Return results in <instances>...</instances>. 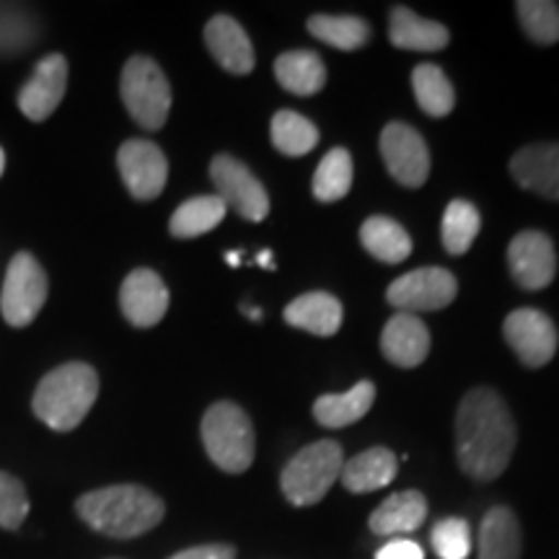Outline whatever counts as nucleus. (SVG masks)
Here are the masks:
<instances>
[{
	"mask_svg": "<svg viewBox=\"0 0 559 559\" xmlns=\"http://www.w3.org/2000/svg\"><path fill=\"white\" fill-rule=\"evenodd\" d=\"M479 559H521V526L510 508L498 506L481 519Z\"/></svg>",
	"mask_w": 559,
	"mask_h": 559,
	"instance_id": "24",
	"label": "nucleus"
},
{
	"mask_svg": "<svg viewBox=\"0 0 559 559\" xmlns=\"http://www.w3.org/2000/svg\"><path fill=\"white\" fill-rule=\"evenodd\" d=\"M122 181L132 198L156 200L169 179V160L151 140H128L117 153Z\"/></svg>",
	"mask_w": 559,
	"mask_h": 559,
	"instance_id": "12",
	"label": "nucleus"
},
{
	"mask_svg": "<svg viewBox=\"0 0 559 559\" xmlns=\"http://www.w3.org/2000/svg\"><path fill=\"white\" fill-rule=\"evenodd\" d=\"M124 319L138 330H151L169 311V288L153 270H132L120 290Z\"/></svg>",
	"mask_w": 559,
	"mask_h": 559,
	"instance_id": "14",
	"label": "nucleus"
},
{
	"mask_svg": "<svg viewBox=\"0 0 559 559\" xmlns=\"http://www.w3.org/2000/svg\"><path fill=\"white\" fill-rule=\"evenodd\" d=\"M510 174L523 190L559 200V143L526 145L510 158Z\"/></svg>",
	"mask_w": 559,
	"mask_h": 559,
	"instance_id": "16",
	"label": "nucleus"
},
{
	"mask_svg": "<svg viewBox=\"0 0 559 559\" xmlns=\"http://www.w3.org/2000/svg\"><path fill=\"white\" fill-rule=\"evenodd\" d=\"M381 156L394 181L402 187H423L430 174V153L419 132L407 122H389L381 132Z\"/></svg>",
	"mask_w": 559,
	"mask_h": 559,
	"instance_id": "10",
	"label": "nucleus"
},
{
	"mask_svg": "<svg viewBox=\"0 0 559 559\" xmlns=\"http://www.w3.org/2000/svg\"><path fill=\"white\" fill-rule=\"evenodd\" d=\"M309 32L324 45L345 52L358 50L370 39V26L358 16H326V13H319V16L309 19Z\"/></svg>",
	"mask_w": 559,
	"mask_h": 559,
	"instance_id": "30",
	"label": "nucleus"
},
{
	"mask_svg": "<svg viewBox=\"0 0 559 559\" xmlns=\"http://www.w3.org/2000/svg\"><path fill=\"white\" fill-rule=\"evenodd\" d=\"M513 415L495 389H472L456 412V456L459 466L472 479L492 481L508 469L513 459Z\"/></svg>",
	"mask_w": 559,
	"mask_h": 559,
	"instance_id": "1",
	"label": "nucleus"
},
{
	"mask_svg": "<svg viewBox=\"0 0 559 559\" xmlns=\"http://www.w3.org/2000/svg\"><path fill=\"white\" fill-rule=\"evenodd\" d=\"M412 88H415V99L425 115L449 117L456 107V91H453L449 75L430 62H423L412 70Z\"/></svg>",
	"mask_w": 559,
	"mask_h": 559,
	"instance_id": "28",
	"label": "nucleus"
},
{
	"mask_svg": "<svg viewBox=\"0 0 559 559\" xmlns=\"http://www.w3.org/2000/svg\"><path fill=\"white\" fill-rule=\"evenodd\" d=\"M169 559H236V549L228 544H202V547H192Z\"/></svg>",
	"mask_w": 559,
	"mask_h": 559,
	"instance_id": "37",
	"label": "nucleus"
},
{
	"mask_svg": "<svg viewBox=\"0 0 559 559\" xmlns=\"http://www.w3.org/2000/svg\"><path fill=\"white\" fill-rule=\"evenodd\" d=\"M275 79L290 94L311 96L324 88L326 68L317 52L290 50L275 60Z\"/></svg>",
	"mask_w": 559,
	"mask_h": 559,
	"instance_id": "25",
	"label": "nucleus"
},
{
	"mask_svg": "<svg viewBox=\"0 0 559 559\" xmlns=\"http://www.w3.org/2000/svg\"><path fill=\"white\" fill-rule=\"evenodd\" d=\"M396 472H400V459L389 449H383V445H376V449H368L355 459L345 461L340 479L347 492L366 495L391 485Z\"/></svg>",
	"mask_w": 559,
	"mask_h": 559,
	"instance_id": "19",
	"label": "nucleus"
},
{
	"mask_svg": "<svg viewBox=\"0 0 559 559\" xmlns=\"http://www.w3.org/2000/svg\"><path fill=\"white\" fill-rule=\"evenodd\" d=\"M479 228H481L479 210L466 200H453L451 205L445 207L443 230H440V239H443L445 251L453 257L466 254L474 239H477Z\"/></svg>",
	"mask_w": 559,
	"mask_h": 559,
	"instance_id": "31",
	"label": "nucleus"
},
{
	"mask_svg": "<svg viewBox=\"0 0 559 559\" xmlns=\"http://www.w3.org/2000/svg\"><path fill=\"white\" fill-rule=\"evenodd\" d=\"M425 515H428V500L417 489H407V492L389 495L379 508L370 515L368 526L379 536H396L409 534L423 526Z\"/></svg>",
	"mask_w": 559,
	"mask_h": 559,
	"instance_id": "21",
	"label": "nucleus"
},
{
	"mask_svg": "<svg viewBox=\"0 0 559 559\" xmlns=\"http://www.w3.org/2000/svg\"><path fill=\"white\" fill-rule=\"evenodd\" d=\"M389 39L400 50L412 52H438L449 45V29L438 21L419 19L415 11L396 5L389 19Z\"/></svg>",
	"mask_w": 559,
	"mask_h": 559,
	"instance_id": "22",
	"label": "nucleus"
},
{
	"mask_svg": "<svg viewBox=\"0 0 559 559\" xmlns=\"http://www.w3.org/2000/svg\"><path fill=\"white\" fill-rule=\"evenodd\" d=\"M360 241L370 257L386 264H400L412 254L409 234L386 215H370L360 228Z\"/></svg>",
	"mask_w": 559,
	"mask_h": 559,
	"instance_id": "26",
	"label": "nucleus"
},
{
	"mask_svg": "<svg viewBox=\"0 0 559 559\" xmlns=\"http://www.w3.org/2000/svg\"><path fill=\"white\" fill-rule=\"evenodd\" d=\"M75 510L91 528L111 539H135L164 521V500L138 485L94 489L75 502Z\"/></svg>",
	"mask_w": 559,
	"mask_h": 559,
	"instance_id": "2",
	"label": "nucleus"
},
{
	"mask_svg": "<svg viewBox=\"0 0 559 559\" xmlns=\"http://www.w3.org/2000/svg\"><path fill=\"white\" fill-rule=\"evenodd\" d=\"M508 267L523 290H542L557 275L555 243L542 230H521L508 247Z\"/></svg>",
	"mask_w": 559,
	"mask_h": 559,
	"instance_id": "13",
	"label": "nucleus"
},
{
	"mask_svg": "<svg viewBox=\"0 0 559 559\" xmlns=\"http://www.w3.org/2000/svg\"><path fill=\"white\" fill-rule=\"evenodd\" d=\"M257 264H262V267H267V270L275 267V262H272V251H262V254L257 257Z\"/></svg>",
	"mask_w": 559,
	"mask_h": 559,
	"instance_id": "38",
	"label": "nucleus"
},
{
	"mask_svg": "<svg viewBox=\"0 0 559 559\" xmlns=\"http://www.w3.org/2000/svg\"><path fill=\"white\" fill-rule=\"evenodd\" d=\"M47 300V275L32 254L21 251L5 272L0 311L11 326H29Z\"/></svg>",
	"mask_w": 559,
	"mask_h": 559,
	"instance_id": "7",
	"label": "nucleus"
},
{
	"mask_svg": "<svg viewBox=\"0 0 559 559\" xmlns=\"http://www.w3.org/2000/svg\"><path fill=\"white\" fill-rule=\"evenodd\" d=\"M283 317L296 330L317 334V337H332L342 326V304L330 293L313 290L290 300Z\"/></svg>",
	"mask_w": 559,
	"mask_h": 559,
	"instance_id": "20",
	"label": "nucleus"
},
{
	"mask_svg": "<svg viewBox=\"0 0 559 559\" xmlns=\"http://www.w3.org/2000/svg\"><path fill=\"white\" fill-rule=\"evenodd\" d=\"M226 262L230 264V267H239L241 254H239V251H230V254H226Z\"/></svg>",
	"mask_w": 559,
	"mask_h": 559,
	"instance_id": "39",
	"label": "nucleus"
},
{
	"mask_svg": "<svg viewBox=\"0 0 559 559\" xmlns=\"http://www.w3.org/2000/svg\"><path fill=\"white\" fill-rule=\"evenodd\" d=\"M313 198L321 202H337L353 187V158L345 148H334L321 158L313 171Z\"/></svg>",
	"mask_w": 559,
	"mask_h": 559,
	"instance_id": "32",
	"label": "nucleus"
},
{
	"mask_svg": "<svg viewBox=\"0 0 559 559\" xmlns=\"http://www.w3.org/2000/svg\"><path fill=\"white\" fill-rule=\"evenodd\" d=\"M381 349L389 362L400 368H417L430 353V332L415 313L396 311L381 334Z\"/></svg>",
	"mask_w": 559,
	"mask_h": 559,
	"instance_id": "18",
	"label": "nucleus"
},
{
	"mask_svg": "<svg viewBox=\"0 0 559 559\" xmlns=\"http://www.w3.org/2000/svg\"><path fill=\"white\" fill-rule=\"evenodd\" d=\"M345 456L342 445L334 440H317L300 449L280 474V487L290 506L309 508L324 500L334 481L340 479Z\"/></svg>",
	"mask_w": 559,
	"mask_h": 559,
	"instance_id": "4",
	"label": "nucleus"
},
{
	"mask_svg": "<svg viewBox=\"0 0 559 559\" xmlns=\"http://www.w3.org/2000/svg\"><path fill=\"white\" fill-rule=\"evenodd\" d=\"M430 542L440 559H466L472 555V528L464 519L438 521Z\"/></svg>",
	"mask_w": 559,
	"mask_h": 559,
	"instance_id": "34",
	"label": "nucleus"
},
{
	"mask_svg": "<svg viewBox=\"0 0 559 559\" xmlns=\"http://www.w3.org/2000/svg\"><path fill=\"white\" fill-rule=\"evenodd\" d=\"M68 88V60L62 55H47L37 62L34 75L24 88L19 91V109L32 122H45L60 107Z\"/></svg>",
	"mask_w": 559,
	"mask_h": 559,
	"instance_id": "15",
	"label": "nucleus"
},
{
	"mask_svg": "<svg viewBox=\"0 0 559 559\" xmlns=\"http://www.w3.org/2000/svg\"><path fill=\"white\" fill-rule=\"evenodd\" d=\"M3 169H5V153L0 148V177H3Z\"/></svg>",
	"mask_w": 559,
	"mask_h": 559,
	"instance_id": "40",
	"label": "nucleus"
},
{
	"mask_svg": "<svg viewBox=\"0 0 559 559\" xmlns=\"http://www.w3.org/2000/svg\"><path fill=\"white\" fill-rule=\"evenodd\" d=\"M205 45L215 62L234 75H247L254 70V47L241 24L230 16H213L205 26Z\"/></svg>",
	"mask_w": 559,
	"mask_h": 559,
	"instance_id": "17",
	"label": "nucleus"
},
{
	"mask_svg": "<svg viewBox=\"0 0 559 559\" xmlns=\"http://www.w3.org/2000/svg\"><path fill=\"white\" fill-rule=\"evenodd\" d=\"M210 179H213L215 192L226 202V207H234L243 221L262 223L270 213V198L262 181L251 174L243 160L221 153L210 164Z\"/></svg>",
	"mask_w": 559,
	"mask_h": 559,
	"instance_id": "8",
	"label": "nucleus"
},
{
	"mask_svg": "<svg viewBox=\"0 0 559 559\" xmlns=\"http://www.w3.org/2000/svg\"><path fill=\"white\" fill-rule=\"evenodd\" d=\"M99 396V376L86 362H66L50 370L34 391V415L55 432H70L86 419Z\"/></svg>",
	"mask_w": 559,
	"mask_h": 559,
	"instance_id": "3",
	"label": "nucleus"
},
{
	"mask_svg": "<svg viewBox=\"0 0 559 559\" xmlns=\"http://www.w3.org/2000/svg\"><path fill=\"white\" fill-rule=\"evenodd\" d=\"M228 207L218 194H202V198H192L174 210L169 230L177 239H198L202 234H210L218 228L223 218H226Z\"/></svg>",
	"mask_w": 559,
	"mask_h": 559,
	"instance_id": "27",
	"label": "nucleus"
},
{
	"mask_svg": "<svg viewBox=\"0 0 559 559\" xmlns=\"http://www.w3.org/2000/svg\"><path fill=\"white\" fill-rule=\"evenodd\" d=\"M376 559H425V551L409 539H391L376 551Z\"/></svg>",
	"mask_w": 559,
	"mask_h": 559,
	"instance_id": "36",
	"label": "nucleus"
},
{
	"mask_svg": "<svg viewBox=\"0 0 559 559\" xmlns=\"http://www.w3.org/2000/svg\"><path fill=\"white\" fill-rule=\"evenodd\" d=\"M459 293L456 277L443 267H419L389 285L386 300L402 313L440 311L453 304Z\"/></svg>",
	"mask_w": 559,
	"mask_h": 559,
	"instance_id": "9",
	"label": "nucleus"
},
{
	"mask_svg": "<svg viewBox=\"0 0 559 559\" xmlns=\"http://www.w3.org/2000/svg\"><path fill=\"white\" fill-rule=\"evenodd\" d=\"M120 94L130 117L143 130H160L171 109V86L156 60L135 55L124 62Z\"/></svg>",
	"mask_w": 559,
	"mask_h": 559,
	"instance_id": "6",
	"label": "nucleus"
},
{
	"mask_svg": "<svg viewBox=\"0 0 559 559\" xmlns=\"http://www.w3.org/2000/svg\"><path fill=\"white\" fill-rule=\"evenodd\" d=\"M29 515V498L16 477L0 472V526L16 531Z\"/></svg>",
	"mask_w": 559,
	"mask_h": 559,
	"instance_id": "35",
	"label": "nucleus"
},
{
	"mask_svg": "<svg viewBox=\"0 0 559 559\" xmlns=\"http://www.w3.org/2000/svg\"><path fill=\"white\" fill-rule=\"evenodd\" d=\"M506 342L528 368H542L555 358L559 334L555 321L539 309L513 311L502 324Z\"/></svg>",
	"mask_w": 559,
	"mask_h": 559,
	"instance_id": "11",
	"label": "nucleus"
},
{
	"mask_svg": "<svg viewBox=\"0 0 559 559\" xmlns=\"http://www.w3.org/2000/svg\"><path fill=\"white\" fill-rule=\"evenodd\" d=\"M202 443L218 469L243 474L254 461V425L239 404L218 402L202 417Z\"/></svg>",
	"mask_w": 559,
	"mask_h": 559,
	"instance_id": "5",
	"label": "nucleus"
},
{
	"mask_svg": "<svg viewBox=\"0 0 559 559\" xmlns=\"http://www.w3.org/2000/svg\"><path fill=\"white\" fill-rule=\"evenodd\" d=\"M515 13L531 41L536 45L559 41V3L555 0H521L515 3Z\"/></svg>",
	"mask_w": 559,
	"mask_h": 559,
	"instance_id": "33",
	"label": "nucleus"
},
{
	"mask_svg": "<svg viewBox=\"0 0 559 559\" xmlns=\"http://www.w3.org/2000/svg\"><path fill=\"white\" fill-rule=\"evenodd\" d=\"M376 386L370 381L355 383L345 394H324L313 402V417L324 428H347L362 419L373 407Z\"/></svg>",
	"mask_w": 559,
	"mask_h": 559,
	"instance_id": "23",
	"label": "nucleus"
},
{
	"mask_svg": "<svg viewBox=\"0 0 559 559\" xmlns=\"http://www.w3.org/2000/svg\"><path fill=\"white\" fill-rule=\"evenodd\" d=\"M270 140L272 145L283 153V156L298 158L306 156L317 148L319 143V130L311 120H306L304 115L290 109H280L275 117H272L270 124Z\"/></svg>",
	"mask_w": 559,
	"mask_h": 559,
	"instance_id": "29",
	"label": "nucleus"
}]
</instances>
